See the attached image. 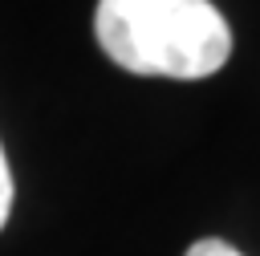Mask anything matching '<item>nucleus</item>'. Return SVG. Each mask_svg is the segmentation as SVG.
<instances>
[{
    "instance_id": "obj_1",
    "label": "nucleus",
    "mask_w": 260,
    "mask_h": 256,
    "mask_svg": "<svg viewBox=\"0 0 260 256\" xmlns=\"http://www.w3.org/2000/svg\"><path fill=\"white\" fill-rule=\"evenodd\" d=\"M93 33L114 65L142 77H211L232 53L211 0H98Z\"/></svg>"
},
{
    "instance_id": "obj_2",
    "label": "nucleus",
    "mask_w": 260,
    "mask_h": 256,
    "mask_svg": "<svg viewBox=\"0 0 260 256\" xmlns=\"http://www.w3.org/2000/svg\"><path fill=\"white\" fill-rule=\"evenodd\" d=\"M8 211H12V171H8V158L0 146V228L8 223Z\"/></svg>"
},
{
    "instance_id": "obj_3",
    "label": "nucleus",
    "mask_w": 260,
    "mask_h": 256,
    "mask_svg": "<svg viewBox=\"0 0 260 256\" xmlns=\"http://www.w3.org/2000/svg\"><path fill=\"white\" fill-rule=\"evenodd\" d=\"M187 256H244V252H236V248L223 244V240H199V244L187 248Z\"/></svg>"
}]
</instances>
